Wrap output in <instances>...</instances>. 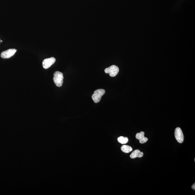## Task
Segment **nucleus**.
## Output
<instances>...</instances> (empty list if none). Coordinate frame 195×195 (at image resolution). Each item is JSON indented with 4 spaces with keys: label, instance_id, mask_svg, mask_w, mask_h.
<instances>
[{
    "label": "nucleus",
    "instance_id": "obj_1",
    "mask_svg": "<svg viewBox=\"0 0 195 195\" xmlns=\"http://www.w3.org/2000/svg\"><path fill=\"white\" fill-rule=\"evenodd\" d=\"M63 75L61 72L56 71L54 73L53 80L56 86L59 87L62 86L63 82Z\"/></svg>",
    "mask_w": 195,
    "mask_h": 195
},
{
    "label": "nucleus",
    "instance_id": "obj_2",
    "mask_svg": "<svg viewBox=\"0 0 195 195\" xmlns=\"http://www.w3.org/2000/svg\"><path fill=\"white\" fill-rule=\"evenodd\" d=\"M105 91L104 89H99L95 91L94 94L92 96V99L96 103L99 102L101 97L105 94Z\"/></svg>",
    "mask_w": 195,
    "mask_h": 195
},
{
    "label": "nucleus",
    "instance_id": "obj_3",
    "mask_svg": "<svg viewBox=\"0 0 195 195\" xmlns=\"http://www.w3.org/2000/svg\"><path fill=\"white\" fill-rule=\"evenodd\" d=\"M119 68L118 67L115 65H112L109 68L105 69V73H109V76L112 77H115L117 75L119 72Z\"/></svg>",
    "mask_w": 195,
    "mask_h": 195
},
{
    "label": "nucleus",
    "instance_id": "obj_4",
    "mask_svg": "<svg viewBox=\"0 0 195 195\" xmlns=\"http://www.w3.org/2000/svg\"><path fill=\"white\" fill-rule=\"evenodd\" d=\"M175 136L176 140L179 143L181 144L184 141V136L182 130L179 127L176 128L175 131Z\"/></svg>",
    "mask_w": 195,
    "mask_h": 195
},
{
    "label": "nucleus",
    "instance_id": "obj_5",
    "mask_svg": "<svg viewBox=\"0 0 195 195\" xmlns=\"http://www.w3.org/2000/svg\"><path fill=\"white\" fill-rule=\"evenodd\" d=\"M17 50L15 49H10L1 53V57L3 59H8L13 57L15 54Z\"/></svg>",
    "mask_w": 195,
    "mask_h": 195
},
{
    "label": "nucleus",
    "instance_id": "obj_6",
    "mask_svg": "<svg viewBox=\"0 0 195 195\" xmlns=\"http://www.w3.org/2000/svg\"><path fill=\"white\" fill-rule=\"evenodd\" d=\"M55 59L54 57L46 59L43 61V67L44 69H49L55 63Z\"/></svg>",
    "mask_w": 195,
    "mask_h": 195
},
{
    "label": "nucleus",
    "instance_id": "obj_7",
    "mask_svg": "<svg viewBox=\"0 0 195 195\" xmlns=\"http://www.w3.org/2000/svg\"><path fill=\"white\" fill-rule=\"evenodd\" d=\"M145 133L143 132H141L140 133H137L136 134V137L137 140H139L141 144H144L148 141V139L145 137Z\"/></svg>",
    "mask_w": 195,
    "mask_h": 195
},
{
    "label": "nucleus",
    "instance_id": "obj_8",
    "mask_svg": "<svg viewBox=\"0 0 195 195\" xmlns=\"http://www.w3.org/2000/svg\"><path fill=\"white\" fill-rule=\"evenodd\" d=\"M144 155V153L142 152H140L139 150H136L132 153L130 155V157L132 159H134L136 157H141Z\"/></svg>",
    "mask_w": 195,
    "mask_h": 195
},
{
    "label": "nucleus",
    "instance_id": "obj_9",
    "mask_svg": "<svg viewBox=\"0 0 195 195\" xmlns=\"http://www.w3.org/2000/svg\"><path fill=\"white\" fill-rule=\"evenodd\" d=\"M121 149L122 152L126 153H130V152H132L133 150V149H132L131 147L126 145L122 146H121Z\"/></svg>",
    "mask_w": 195,
    "mask_h": 195
},
{
    "label": "nucleus",
    "instance_id": "obj_10",
    "mask_svg": "<svg viewBox=\"0 0 195 195\" xmlns=\"http://www.w3.org/2000/svg\"><path fill=\"white\" fill-rule=\"evenodd\" d=\"M117 141H118L121 144H125L128 143V139L127 137L121 136V137H119V138H117Z\"/></svg>",
    "mask_w": 195,
    "mask_h": 195
},
{
    "label": "nucleus",
    "instance_id": "obj_11",
    "mask_svg": "<svg viewBox=\"0 0 195 195\" xmlns=\"http://www.w3.org/2000/svg\"><path fill=\"white\" fill-rule=\"evenodd\" d=\"M192 189L194 190H195V183L194 184H193V185L192 186Z\"/></svg>",
    "mask_w": 195,
    "mask_h": 195
},
{
    "label": "nucleus",
    "instance_id": "obj_12",
    "mask_svg": "<svg viewBox=\"0 0 195 195\" xmlns=\"http://www.w3.org/2000/svg\"><path fill=\"white\" fill-rule=\"evenodd\" d=\"M0 42H1V40H0Z\"/></svg>",
    "mask_w": 195,
    "mask_h": 195
}]
</instances>
